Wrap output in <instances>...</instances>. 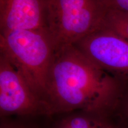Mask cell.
Returning a JSON list of instances; mask_svg holds the SVG:
<instances>
[{
    "mask_svg": "<svg viewBox=\"0 0 128 128\" xmlns=\"http://www.w3.org/2000/svg\"><path fill=\"white\" fill-rule=\"evenodd\" d=\"M126 83L96 65L74 45L56 49L47 82L52 116L82 111L115 115Z\"/></svg>",
    "mask_w": 128,
    "mask_h": 128,
    "instance_id": "6da1fadb",
    "label": "cell"
},
{
    "mask_svg": "<svg viewBox=\"0 0 128 128\" xmlns=\"http://www.w3.org/2000/svg\"><path fill=\"white\" fill-rule=\"evenodd\" d=\"M55 50L45 29L19 30L0 34V54L7 58L32 88L47 103L48 74Z\"/></svg>",
    "mask_w": 128,
    "mask_h": 128,
    "instance_id": "7a4b0ae2",
    "label": "cell"
},
{
    "mask_svg": "<svg viewBox=\"0 0 128 128\" xmlns=\"http://www.w3.org/2000/svg\"><path fill=\"white\" fill-rule=\"evenodd\" d=\"M102 0H49L46 30L56 49L74 45L103 26Z\"/></svg>",
    "mask_w": 128,
    "mask_h": 128,
    "instance_id": "3957f363",
    "label": "cell"
},
{
    "mask_svg": "<svg viewBox=\"0 0 128 128\" xmlns=\"http://www.w3.org/2000/svg\"><path fill=\"white\" fill-rule=\"evenodd\" d=\"M1 118L52 116L49 104L32 88L7 58L0 54Z\"/></svg>",
    "mask_w": 128,
    "mask_h": 128,
    "instance_id": "277c9868",
    "label": "cell"
},
{
    "mask_svg": "<svg viewBox=\"0 0 128 128\" xmlns=\"http://www.w3.org/2000/svg\"><path fill=\"white\" fill-rule=\"evenodd\" d=\"M104 71L128 83V40L104 28L74 44Z\"/></svg>",
    "mask_w": 128,
    "mask_h": 128,
    "instance_id": "5b68a950",
    "label": "cell"
},
{
    "mask_svg": "<svg viewBox=\"0 0 128 128\" xmlns=\"http://www.w3.org/2000/svg\"><path fill=\"white\" fill-rule=\"evenodd\" d=\"M49 0H0V34L45 29Z\"/></svg>",
    "mask_w": 128,
    "mask_h": 128,
    "instance_id": "8992f818",
    "label": "cell"
},
{
    "mask_svg": "<svg viewBox=\"0 0 128 128\" xmlns=\"http://www.w3.org/2000/svg\"><path fill=\"white\" fill-rule=\"evenodd\" d=\"M52 128H123L116 115H104L82 111L65 113Z\"/></svg>",
    "mask_w": 128,
    "mask_h": 128,
    "instance_id": "52a82bcc",
    "label": "cell"
},
{
    "mask_svg": "<svg viewBox=\"0 0 128 128\" xmlns=\"http://www.w3.org/2000/svg\"><path fill=\"white\" fill-rule=\"evenodd\" d=\"M128 40V12L107 10L103 26Z\"/></svg>",
    "mask_w": 128,
    "mask_h": 128,
    "instance_id": "ba28073f",
    "label": "cell"
},
{
    "mask_svg": "<svg viewBox=\"0 0 128 128\" xmlns=\"http://www.w3.org/2000/svg\"><path fill=\"white\" fill-rule=\"evenodd\" d=\"M0 128H40L34 124L22 118H1Z\"/></svg>",
    "mask_w": 128,
    "mask_h": 128,
    "instance_id": "9c48e42d",
    "label": "cell"
},
{
    "mask_svg": "<svg viewBox=\"0 0 128 128\" xmlns=\"http://www.w3.org/2000/svg\"><path fill=\"white\" fill-rule=\"evenodd\" d=\"M115 114L122 124L128 126V83L126 84L124 93Z\"/></svg>",
    "mask_w": 128,
    "mask_h": 128,
    "instance_id": "30bf717a",
    "label": "cell"
},
{
    "mask_svg": "<svg viewBox=\"0 0 128 128\" xmlns=\"http://www.w3.org/2000/svg\"><path fill=\"white\" fill-rule=\"evenodd\" d=\"M107 10L128 12V0H102Z\"/></svg>",
    "mask_w": 128,
    "mask_h": 128,
    "instance_id": "8fae6325",
    "label": "cell"
},
{
    "mask_svg": "<svg viewBox=\"0 0 128 128\" xmlns=\"http://www.w3.org/2000/svg\"><path fill=\"white\" fill-rule=\"evenodd\" d=\"M121 123V122H120ZM121 124H122V127H123V128H128V126H126V125H124V124H122L121 123Z\"/></svg>",
    "mask_w": 128,
    "mask_h": 128,
    "instance_id": "7c38bea8",
    "label": "cell"
}]
</instances>
